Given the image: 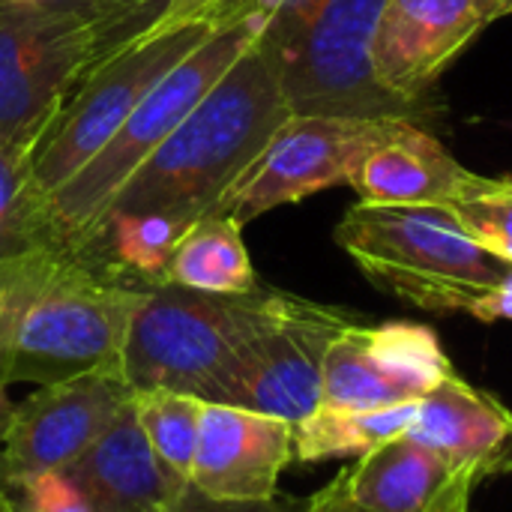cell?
Wrapping results in <instances>:
<instances>
[{
  "instance_id": "7",
  "label": "cell",
  "mask_w": 512,
  "mask_h": 512,
  "mask_svg": "<svg viewBox=\"0 0 512 512\" xmlns=\"http://www.w3.org/2000/svg\"><path fill=\"white\" fill-rule=\"evenodd\" d=\"M267 21V15H255L210 33L144 93L117 135L87 165L54 195H48V219L57 246L96 252L99 231L120 189L171 138V132L195 111L219 78L258 42Z\"/></svg>"
},
{
  "instance_id": "2",
  "label": "cell",
  "mask_w": 512,
  "mask_h": 512,
  "mask_svg": "<svg viewBox=\"0 0 512 512\" xmlns=\"http://www.w3.org/2000/svg\"><path fill=\"white\" fill-rule=\"evenodd\" d=\"M291 117L279 63L258 36L171 138L132 174L111 213H165L180 222L216 213L225 192Z\"/></svg>"
},
{
  "instance_id": "15",
  "label": "cell",
  "mask_w": 512,
  "mask_h": 512,
  "mask_svg": "<svg viewBox=\"0 0 512 512\" xmlns=\"http://www.w3.org/2000/svg\"><path fill=\"white\" fill-rule=\"evenodd\" d=\"M468 171L420 123L390 120L384 135L360 156L348 186L366 204H441L450 207L477 186Z\"/></svg>"
},
{
  "instance_id": "33",
  "label": "cell",
  "mask_w": 512,
  "mask_h": 512,
  "mask_svg": "<svg viewBox=\"0 0 512 512\" xmlns=\"http://www.w3.org/2000/svg\"><path fill=\"white\" fill-rule=\"evenodd\" d=\"M0 512H15V507H12V498L0 489Z\"/></svg>"
},
{
  "instance_id": "20",
  "label": "cell",
  "mask_w": 512,
  "mask_h": 512,
  "mask_svg": "<svg viewBox=\"0 0 512 512\" xmlns=\"http://www.w3.org/2000/svg\"><path fill=\"white\" fill-rule=\"evenodd\" d=\"M420 402L375 408V411H342L318 405L309 417L294 423V462L312 465L324 459L363 456L372 447L405 435L417 417Z\"/></svg>"
},
{
  "instance_id": "3",
  "label": "cell",
  "mask_w": 512,
  "mask_h": 512,
  "mask_svg": "<svg viewBox=\"0 0 512 512\" xmlns=\"http://www.w3.org/2000/svg\"><path fill=\"white\" fill-rule=\"evenodd\" d=\"M285 297L288 291L267 285L249 294L147 288L123 342L120 372L132 393L168 390L219 405L276 324Z\"/></svg>"
},
{
  "instance_id": "18",
  "label": "cell",
  "mask_w": 512,
  "mask_h": 512,
  "mask_svg": "<svg viewBox=\"0 0 512 512\" xmlns=\"http://www.w3.org/2000/svg\"><path fill=\"white\" fill-rule=\"evenodd\" d=\"M456 471L411 435H396L357 456L342 474L351 501L363 510L423 512Z\"/></svg>"
},
{
  "instance_id": "26",
  "label": "cell",
  "mask_w": 512,
  "mask_h": 512,
  "mask_svg": "<svg viewBox=\"0 0 512 512\" xmlns=\"http://www.w3.org/2000/svg\"><path fill=\"white\" fill-rule=\"evenodd\" d=\"M15 512H96L63 471H42L6 492Z\"/></svg>"
},
{
  "instance_id": "11",
  "label": "cell",
  "mask_w": 512,
  "mask_h": 512,
  "mask_svg": "<svg viewBox=\"0 0 512 512\" xmlns=\"http://www.w3.org/2000/svg\"><path fill=\"white\" fill-rule=\"evenodd\" d=\"M453 363L432 327L411 321L345 327L324 354L321 405L342 411H375L420 402Z\"/></svg>"
},
{
  "instance_id": "24",
  "label": "cell",
  "mask_w": 512,
  "mask_h": 512,
  "mask_svg": "<svg viewBox=\"0 0 512 512\" xmlns=\"http://www.w3.org/2000/svg\"><path fill=\"white\" fill-rule=\"evenodd\" d=\"M450 210L483 249L512 264V186L507 180L480 177Z\"/></svg>"
},
{
  "instance_id": "14",
  "label": "cell",
  "mask_w": 512,
  "mask_h": 512,
  "mask_svg": "<svg viewBox=\"0 0 512 512\" xmlns=\"http://www.w3.org/2000/svg\"><path fill=\"white\" fill-rule=\"evenodd\" d=\"M294 462V423L204 402L189 486L213 501H270Z\"/></svg>"
},
{
  "instance_id": "23",
  "label": "cell",
  "mask_w": 512,
  "mask_h": 512,
  "mask_svg": "<svg viewBox=\"0 0 512 512\" xmlns=\"http://www.w3.org/2000/svg\"><path fill=\"white\" fill-rule=\"evenodd\" d=\"M201 408L204 402L195 396H180L168 390L135 393L138 423L153 447L156 462L177 486H189L201 435Z\"/></svg>"
},
{
  "instance_id": "22",
  "label": "cell",
  "mask_w": 512,
  "mask_h": 512,
  "mask_svg": "<svg viewBox=\"0 0 512 512\" xmlns=\"http://www.w3.org/2000/svg\"><path fill=\"white\" fill-rule=\"evenodd\" d=\"M33 159L36 153L0 138V258L57 246L48 198L33 183Z\"/></svg>"
},
{
  "instance_id": "9",
  "label": "cell",
  "mask_w": 512,
  "mask_h": 512,
  "mask_svg": "<svg viewBox=\"0 0 512 512\" xmlns=\"http://www.w3.org/2000/svg\"><path fill=\"white\" fill-rule=\"evenodd\" d=\"M390 120L360 117H291L264 153L225 192L216 213L246 225L282 204L348 183L360 156L384 135Z\"/></svg>"
},
{
  "instance_id": "29",
  "label": "cell",
  "mask_w": 512,
  "mask_h": 512,
  "mask_svg": "<svg viewBox=\"0 0 512 512\" xmlns=\"http://www.w3.org/2000/svg\"><path fill=\"white\" fill-rule=\"evenodd\" d=\"M471 318L483 324H498V321H512V273L492 291H486L468 312Z\"/></svg>"
},
{
  "instance_id": "19",
  "label": "cell",
  "mask_w": 512,
  "mask_h": 512,
  "mask_svg": "<svg viewBox=\"0 0 512 512\" xmlns=\"http://www.w3.org/2000/svg\"><path fill=\"white\" fill-rule=\"evenodd\" d=\"M168 285H180L204 294H249L255 291L258 273L243 243V225L222 213L195 219L168 264Z\"/></svg>"
},
{
  "instance_id": "28",
  "label": "cell",
  "mask_w": 512,
  "mask_h": 512,
  "mask_svg": "<svg viewBox=\"0 0 512 512\" xmlns=\"http://www.w3.org/2000/svg\"><path fill=\"white\" fill-rule=\"evenodd\" d=\"M489 477H495V471H489L483 465L459 468L423 512H471V498H474L477 486H483Z\"/></svg>"
},
{
  "instance_id": "21",
  "label": "cell",
  "mask_w": 512,
  "mask_h": 512,
  "mask_svg": "<svg viewBox=\"0 0 512 512\" xmlns=\"http://www.w3.org/2000/svg\"><path fill=\"white\" fill-rule=\"evenodd\" d=\"M192 222L165 213H111L99 231L96 252L126 282L138 288L168 285V264Z\"/></svg>"
},
{
  "instance_id": "13",
  "label": "cell",
  "mask_w": 512,
  "mask_h": 512,
  "mask_svg": "<svg viewBox=\"0 0 512 512\" xmlns=\"http://www.w3.org/2000/svg\"><path fill=\"white\" fill-rule=\"evenodd\" d=\"M486 24L474 0H384L372 36L381 87L405 102L432 105V84Z\"/></svg>"
},
{
  "instance_id": "4",
  "label": "cell",
  "mask_w": 512,
  "mask_h": 512,
  "mask_svg": "<svg viewBox=\"0 0 512 512\" xmlns=\"http://www.w3.org/2000/svg\"><path fill=\"white\" fill-rule=\"evenodd\" d=\"M156 18L159 9L135 3L63 12L0 6V138L36 153L84 78Z\"/></svg>"
},
{
  "instance_id": "1",
  "label": "cell",
  "mask_w": 512,
  "mask_h": 512,
  "mask_svg": "<svg viewBox=\"0 0 512 512\" xmlns=\"http://www.w3.org/2000/svg\"><path fill=\"white\" fill-rule=\"evenodd\" d=\"M147 288L102 255L39 246L0 258V384H57L120 369Z\"/></svg>"
},
{
  "instance_id": "32",
  "label": "cell",
  "mask_w": 512,
  "mask_h": 512,
  "mask_svg": "<svg viewBox=\"0 0 512 512\" xmlns=\"http://www.w3.org/2000/svg\"><path fill=\"white\" fill-rule=\"evenodd\" d=\"M12 402L6 396V384H0V444H3V435H6V426H9V417H12Z\"/></svg>"
},
{
  "instance_id": "5",
  "label": "cell",
  "mask_w": 512,
  "mask_h": 512,
  "mask_svg": "<svg viewBox=\"0 0 512 512\" xmlns=\"http://www.w3.org/2000/svg\"><path fill=\"white\" fill-rule=\"evenodd\" d=\"M339 249L384 294L426 312H471L512 273L441 204H354L333 231Z\"/></svg>"
},
{
  "instance_id": "8",
  "label": "cell",
  "mask_w": 512,
  "mask_h": 512,
  "mask_svg": "<svg viewBox=\"0 0 512 512\" xmlns=\"http://www.w3.org/2000/svg\"><path fill=\"white\" fill-rule=\"evenodd\" d=\"M213 27H189L153 42L129 45L93 69L72 93L63 114L45 135L33 159V183L48 198L69 183L126 123L144 93L186 54H192Z\"/></svg>"
},
{
  "instance_id": "10",
  "label": "cell",
  "mask_w": 512,
  "mask_h": 512,
  "mask_svg": "<svg viewBox=\"0 0 512 512\" xmlns=\"http://www.w3.org/2000/svg\"><path fill=\"white\" fill-rule=\"evenodd\" d=\"M132 396L120 369L42 384L12 408L0 444V489L9 492L42 471H66L108 432Z\"/></svg>"
},
{
  "instance_id": "31",
  "label": "cell",
  "mask_w": 512,
  "mask_h": 512,
  "mask_svg": "<svg viewBox=\"0 0 512 512\" xmlns=\"http://www.w3.org/2000/svg\"><path fill=\"white\" fill-rule=\"evenodd\" d=\"M477 6H480V12H483V18L492 24V21H498V18H507L512 15V0H474Z\"/></svg>"
},
{
  "instance_id": "6",
  "label": "cell",
  "mask_w": 512,
  "mask_h": 512,
  "mask_svg": "<svg viewBox=\"0 0 512 512\" xmlns=\"http://www.w3.org/2000/svg\"><path fill=\"white\" fill-rule=\"evenodd\" d=\"M384 0H279L261 39L279 63L294 117L426 123L438 108L381 87L372 36Z\"/></svg>"
},
{
  "instance_id": "17",
  "label": "cell",
  "mask_w": 512,
  "mask_h": 512,
  "mask_svg": "<svg viewBox=\"0 0 512 512\" xmlns=\"http://www.w3.org/2000/svg\"><path fill=\"white\" fill-rule=\"evenodd\" d=\"M405 435L453 468L483 465L495 474L512 468V411L456 372L420 399Z\"/></svg>"
},
{
  "instance_id": "27",
  "label": "cell",
  "mask_w": 512,
  "mask_h": 512,
  "mask_svg": "<svg viewBox=\"0 0 512 512\" xmlns=\"http://www.w3.org/2000/svg\"><path fill=\"white\" fill-rule=\"evenodd\" d=\"M303 504L306 498H285V495H276L270 501H213L195 492L192 486H183L165 512H300Z\"/></svg>"
},
{
  "instance_id": "16",
  "label": "cell",
  "mask_w": 512,
  "mask_h": 512,
  "mask_svg": "<svg viewBox=\"0 0 512 512\" xmlns=\"http://www.w3.org/2000/svg\"><path fill=\"white\" fill-rule=\"evenodd\" d=\"M63 474L96 512H165L183 489L156 462L138 423L135 396L108 432Z\"/></svg>"
},
{
  "instance_id": "12",
  "label": "cell",
  "mask_w": 512,
  "mask_h": 512,
  "mask_svg": "<svg viewBox=\"0 0 512 512\" xmlns=\"http://www.w3.org/2000/svg\"><path fill=\"white\" fill-rule=\"evenodd\" d=\"M360 315L297 294L285 297L276 324L261 336L219 405L300 423L321 405V372L330 342Z\"/></svg>"
},
{
  "instance_id": "34",
  "label": "cell",
  "mask_w": 512,
  "mask_h": 512,
  "mask_svg": "<svg viewBox=\"0 0 512 512\" xmlns=\"http://www.w3.org/2000/svg\"><path fill=\"white\" fill-rule=\"evenodd\" d=\"M507 183H510V186H512V177H507Z\"/></svg>"
},
{
  "instance_id": "30",
  "label": "cell",
  "mask_w": 512,
  "mask_h": 512,
  "mask_svg": "<svg viewBox=\"0 0 512 512\" xmlns=\"http://www.w3.org/2000/svg\"><path fill=\"white\" fill-rule=\"evenodd\" d=\"M300 512H369L363 507H357L345 489V474L339 471L321 492H315L312 498H306L303 510Z\"/></svg>"
},
{
  "instance_id": "25",
  "label": "cell",
  "mask_w": 512,
  "mask_h": 512,
  "mask_svg": "<svg viewBox=\"0 0 512 512\" xmlns=\"http://www.w3.org/2000/svg\"><path fill=\"white\" fill-rule=\"evenodd\" d=\"M255 15L270 18L267 0H168L165 9L159 12V18L144 33H138L132 45L153 42V39H162V36H171V33H180L189 27L222 30V27H234Z\"/></svg>"
}]
</instances>
